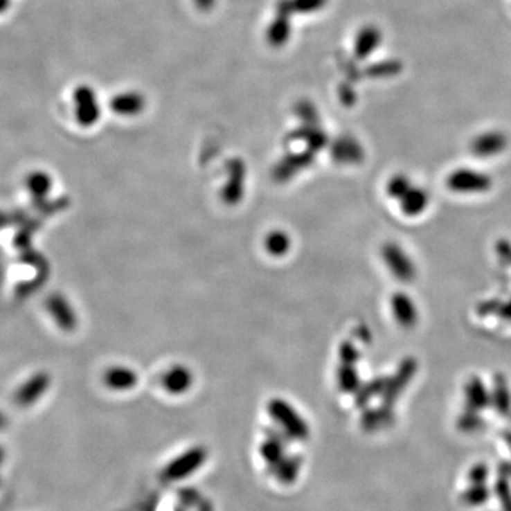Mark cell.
Returning a JSON list of instances; mask_svg holds the SVG:
<instances>
[{"label":"cell","mask_w":511,"mask_h":511,"mask_svg":"<svg viewBox=\"0 0 511 511\" xmlns=\"http://www.w3.org/2000/svg\"><path fill=\"white\" fill-rule=\"evenodd\" d=\"M382 258L392 276L397 280L411 281L415 277L416 269L401 246L395 243L385 244L382 247Z\"/></svg>","instance_id":"6da1fadb"},{"label":"cell","mask_w":511,"mask_h":511,"mask_svg":"<svg viewBox=\"0 0 511 511\" xmlns=\"http://www.w3.org/2000/svg\"><path fill=\"white\" fill-rule=\"evenodd\" d=\"M46 308L53 321L60 330L71 332L77 328V316L71 303L60 293H54L46 300Z\"/></svg>","instance_id":"7a4b0ae2"},{"label":"cell","mask_w":511,"mask_h":511,"mask_svg":"<svg viewBox=\"0 0 511 511\" xmlns=\"http://www.w3.org/2000/svg\"><path fill=\"white\" fill-rule=\"evenodd\" d=\"M447 186L453 192H485L492 186L490 178L473 172L472 169H459L447 178Z\"/></svg>","instance_id":"3957f363"},{"label":"cell","mask_w":511,"mask_h":511,"mask_svg":"<svg viewBox=\"0 0 511 511\" xmlns=\"http://www.w3.org/2000/svg\"><path fill=\"white\" fill-rule=\"evenodd\" d=\"M50 375L47 373H36L28 378L16 392V402L20 406L36 404L50 386Z\"/></svg>","instance_id":"277c9868"},{"label":"cell","mask_w":511,"mask_h":511,"mask_svg":"<svg viewBox=\"0 0 511 511\" xmlns=\"http://www.w3.org/2000/svg\"><path fill=\"white\" fill-rule=\"evenodd\" d=\"M466 411L480 412L492 405V395L478 378H472L465 386Z\"/></svg>","instance_id":"5b68a950"},{"label":"cell","mask_w":511,"mask_h":511,"mask_svg":"<svg viewBox=\"0 0 511 511\" xmlns=\"http://www.w3.org/2000/svg\"><path fill=\"white\" fill-rule=\"evenodd\" d=\"M138 382V375L131 368L124 365L109 366L104 373V384L112 391H128Z\"/></svg>","instance_id":"8992f818"},{"label":"cell","mask_w":511,"mask_h":511,"mask_svg":"<svg viewBox=\"0 0 511 511\" xmlns=\"http://www.w3.org/2000/svg\"><path fill=\"white\" fill-rule=\"evenodd\" d=\"M75 117L82 127H91L98 120V107L89 90L81 89L75 93Z\"/></svg>","instance_id":"52a82bcc"},{"label":"cell","mask_w":511,"mask_h":511,"mask_svg":"<svg viewBox=\"0 0 511 511\" xmlns=\"http://www.w3.org/2000/svg\"><path fill=\"white\" fill-rule=\"evenodd\" d=\"M395 320L402 327H412L418 321V310L411 297L404 293L393 294L391 300Z\"/></svg>","instance_id":"ba28073f"},{"label":"cell","mask_w":511,"mask_h":511,"mask_svg":"<svg viewBox=\"0 0 511 511\" xmlns=\"http://www.w3.org/2000/svg\"><path fill=\"white\" fill-rule=\"evenodd\" d=\"M193 377L185 365H174L162 377L163 388L170 393H183L192 385Z\"/></svg>","instance_id":"9c48e42d"},{"label":"cell","mask_w":511,"mask_h":511,"mask_svg":"<svg viewBox=\"0 0 511 511\" xmlns=\"http://www.w3.org/2000/svg\"><path fill=\"white\" fill-rule=\"evenodd\" d=\"M244 168L242 166V163H235V166L231 169V177L229 179L226 181L224 188L222 190V196L224 199L226 204L235 205L237 202H240V199L244 195Z\"/></svg>","instance_id":"30bf717a"},{"label":"cell","mask_w":511,"mask_h":511,"mask_svg":"<svg viewBox=\"0 0 511 511\" xmlns=\"http://www.w3.org/2000/svg\"><path fill=\"white\" fill-rule=\"evenodd\" d=\"M24 185L33 199L43 201L53 189V178L47 172H44V170H33V172L26 177Z\"/></svg>","instance_id":"8fae6325"},{"label":"cell","mask_w":511,"mask_h":511,"mask_svg":"<svg viewBox=\"0 0 511 511\" xmlns=\"http://www.w3.org/2000/svg\"><path fill=\"white\" fill-rule=\"evenodd\" d=\"M415 362L409 361V362H405L402 366H401V373L397 377H393L392 379L386 381V386H385V402L386 404H391L396 400V396L400 395L405 388H406V384L412 379L413 374H415Z\"/></svg>","instance_id":"7c38bea8"},{"label":"cell","mask_w":511,"mask_h":511,"mask_svg":"<svg viewBox=\"0 0 511 511\" xmlns=\"http://www.w3.org/2000/svg\"><path fill=\"white\" fill-rule=\"evenodd\" d=\"M401 209L402 212L409 216V217H415L418 215H420L426 208H428L429 204V196L423 189L419 188H411L401 199Z\"/></svg>","instance_id":"4fadbf2b"},{"label":"cell","mask_w":511,"mask_h":511,"mask_svg":"<svg viewBox=\"0 0 511 511\" xmlns=\"http://www.w3.org/2000/svg\"><path fill=\"white\" fill-rule=\"evenodd\" d=\"M492 395V405L494 406L496 412L507 416L511 413V392L505 382V379L500 375L494 379V388Z\"/></svg>","instance_id":"5bb4252c"},{"label":"cell","mask_w":511,"mask_h":511,"mask_svg":"<svg viewBox=\"0 0 511 511\" xmlns=\"http://www.w3.org/2000/svg\"><path fill=\"white\" fill-rule=\"evenodd\" d=\"M266 251L273 258H283L286 256L292 247V239L287 232L273 231L266 236L265 240Z\"/></svg>","instance_id":"9a60e30c"},{"label":"cell","mask_w":511,"mask_h":511,"mask_svg":"<svg viewBox=\"0 0 511 511\" xmlns=\"http://www.w3.org/2000/svg\"><path fill=\"white\" fill-rule=\"evenodd\" d=\"M490 497V490L485 485H470L460 494V501L469 507H478L485 504Z\"/></svg>","instance_id":"2e32d148"},{"label":"cell","mask_w":511,"mask_h":511,"mask_svg":"<svg viewBox=\"0 0 511 511\" xmlns=\"http://www.w3.org/2000/svg\"><path fill=\"white\" fill-rule=\"evenodd\" d=\"M354 365L355 364H343L338 369V384L344 391H354L359 385V377Z\"/></svg>","instance_id":"e0dca14e"},{"label":"cell","mask_w":511,"mask_h":511,"mask_svg":"<svg viewBox=\"0 0 511 511\" xmlns=\"http://www.w3.org/2000/svg\"><path fill=\"white\" fill-rule=\"evenodd\" d=\"M503 147V136L501 135H487L485 138H480L474 142L473 150L478 155H492L501 150Z\"/></svg>","instance_id":"ac0fdd59"},{"label":"cell","mask_w":511,"mask_h":511,"mask_svg":"<svg viewBox=\"0 0 511 511\" xmlns=\"http://www.w3.org/2000/svg\"><path fill=\"white\" fill-rule=\"evenodd\" d=\"M458 428L463 433H474L485 428V420L478 415V412L466 411L458 419Z\"/></svg>","instance_id":"d6986e66"},{"label":"cell","mask_w":511,"mask_h":511,"mask_svg":"<svg viewBox=\"0 0 511 511\" xmlns=\"http://www.w3.org/2000/svg\"><path fill=\"white\" fill-rule=\"evenodd\" d=\"M493 492L499 500V504L501 505L503 511H511V486L510 480L499 476V478L494 481Z\"/></svg>","instance_id":"ffe728a7"},{"label":"cell","mask_w":511,"mask_h":511,"mask_svg":"<svg viewBox=\"0 0 511 511\" xmlns=\"http://www.w3.org/2000/svg\"><path fill=\"white\" fill-rule=\"evenodd\" d=\"M412 186H411V183H409V181L405 178V177H402V175H396V177H393L391 181H389V183H388V195L389 196H392V197H395V199H401L409 189H411Z\"/></svg>","instance_id":"44dd1931"},{"label":"cell","mask_w":511,"mask_h":511,"mask_svg":"<svg viewBox=\"0 0 511 511\" xmlns=\"http://www.w3.org/2000/svg\"><path fill=\"white\" fill-rule=\"evenodd\" d=\"M392 419H393V416H392L391 409L381 408V409H377L374 412H369L366 419H365V423H366L368 428H379V426L386 424Z\"/></svg>","instance_id":"7402d4cb"},{"label":"cell","mask_w":511,"mask_h":511,"mask_svg":"<svg viewBox=\"0 0 511 511\" xmlns=\"http://www.w3.org/2000/svg\"><path fill=\"white\" fill-rule=\"evenodd\" d=\"M386 381H388V379H382V378H379V379H375V381H373V382H369L366 386H364V388H362V391H361V393H359V400L365 404V402H368L369 400H371V396H374V395H377V393H379V392L385 391Z\"/></svg>","instance_id":"603a6c76"},{"label":"cell","mask_w":511,"mask_h":511,"mask_svg":"<svg viewBox=\"0 0 511 511\" xmlns=\"http://www.w3.org/2000/svg\"><path fill=\"white\" fill-rule=\"evenodd\" d=\"M489 467L485 463H477L469 470V481L470 485H485L487 477H489Z\"/></svg>","instance_id":"cb8c5ba5"},{"label":"cell","mask_w":511,"mask_h":511,"mask_svg":"<svg viewBox=\"0 0 511 511\" xmlns=\"http://www.w3.org/2000/svg\"><path fill=\"white\" fill-rule=\"evenodd\" d=\"M359 358V354L357 351V348L354 347V344L351 343H344L339 348V359L341 364H355Z\"/></svg>","instance_id":"d4e9b609"},{"label":"cell","mask_w":511,"mask_h":511,"mask_svg":"<svg viewBox=\"0 0 511 511\" xmlns=\"http://www.w3.org/2000/svg\"><path fill=\"white\" fill-rule=\"evenodd\" d=\"M499 470V474L505 477V478H511V462H501L497 467Z\"/></svg>","instance_id":"484cf974"},{"label":"cell","mask_w":511,"mask_h":511,"mask_svg":"<svg viewBox=\"0 0 511 511\" xmlns=\"http://www.w3.org/2000/svg\"><path fill=\"white\" fill-rule=\"evenodd\" d=\"M503 317L508 321H511V301L503 308Z\"/></svg>","instance_id":"4316f807"},{"label":"cell","mask_w":511,"mask_h":511,"mask_svg":"<svg viewBox=\"0 0 511 511\" xmlns=\"http://www.w3.org/2000/svg\"><path fill=\"white\" fill-rule=\"evenodd\" d=\"M503 439H504L505 445L508 446V449L511 450V431H504L503 432Z\"/></svg>","instance_id":"83f0119b"},{"label":"cell","mask_w":511,"mask_h":511,"mask_svg":"<svg viewBox=\"0 0 511 511\" xmlns=\"http://www.w3.org/2000/svg\"><path fill=\"white\" fill-rule=\"evenodd\" d=\"M2 460H3V450L0 449V463H2Z\"/></svg>","instance_id":"f1b7e54d"}]
</instances>
